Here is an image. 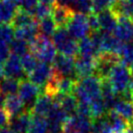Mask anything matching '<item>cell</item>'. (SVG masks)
Here are the masks:
<instances>
[{"label":"cell","instance_id":"836d02e7","mask_svg":"<svg viewBox=\"0 0 133 133\" xmlns=\"http://www.w3.org/2000/svg\"><path fill=\"white\" fill-rule=\"evenodd\" d=\"M119 58L121 62H123L127 66L133 64V42L124 44L119 53Z\"/></svg>","mask_w":133,"mask_h":133},{"label":"cell","instance_id":"9a60e30c","mask_svg":"<svg viewBox=\"0 0 133 133\" xmlns=\"http://www.w3.org/2000/svg\"><path fill=\"white\" fill-rule=\"evenodd\" d=\"M30 122H31V112L24 111L20 115L11 117L8 127L15 133H29Z\"/></svg>","mask_w":133,"mask_h":133},{"label":"cell","instance_id":"d6a6232c","mask_svg":"<svg viewBox=\"0 0 133 133\" xmlns=\"http://www.w3.org/2000/svg\"><path fill=\"white\" fill-rule=\"evenodd\" d=\"M37 60H38V59H37L30 51L21 56V62H22L23 69H24V71L26 72L27 75H28L29 73H31V72L35 69V66H36L37 63H38Z\"/></svg>","mask_w":133,"mask_h":133},{"label":"cell","instance_id":"ffe728a7","mask_svg":"<svg viewBox=\"0 0 133 133\" xmlns=\"http://www.w3.org/2000/svg\"><path fill=\"white\" fill-rule=\"evenodd\" d=\"M112 110L123 116L127 122L133 123V101L118 97Z\"/></svg>","mask_w":133,"mask_h":133},{"label":"cell","instance_id":"4316f807","mask_svg":"<svg viewBox=\"0 0 133 133\" xmlns=\"http://www.w3.org/2000/svg\"><path fill=\"white\" fill-rule=\"evenodd\" d=\"M56 29H57V25L52 17V15L38 21V31L41 34H43L47 37L53 36Z\"/></svg>","mask_w":133,"mask_h":133},{"label":"cell","instance_id":"7c38bea8","mask_svg":"<svg viewBox=\"0 0 133 133\" xmlns=\"http://www.w3.org/2000/svg\"><path fill=\"white\" fill-rule=\"evenodd\" d=\"M52 74H53V66H51L49 63L39 61L35 66V69L28 74V80H30L38 87H42L46 85L47 81L50 79Z\"/></svg>","mask_w":133,"mask_h":133},{"label":"cell","instance_id":"e575fe53","mask_svg":"<svg viewBox=\"0 0 133 133\" xmlns=\"http://www.w3.org/2000/svg\"><path fill=\"white\" fill-rule=\"evenodd\" d=\"M15 37V29L9 24H0V43L10 45Z\"/></svg>","mask_w":133,"mask_h":133},{"label":"cell","instance_id":"681fc988","mask_svg":"<svg viewBox=\"0 0 133 133\" xmlns=\"http://www.w3.org/2000/svg\"><path fill=\"white\" fill-rule=\"evenodd\" d=\"M57 133H63V132H62V131H60V132H57Z\"/></svg>","mask_w":133,"mask_h":133},{"label":"cell","instance_id":"ac0fdd59","mask_svg":"<svg viewBox=\"0 0 133 133\" xmlns=\"http://www.w3.org/2000/svg\"><path fill=\"white\" fill-rule=\"evenodd\" d=\"M3 108L8 113L10 118L15 117V116H18L21 113H23L24 111H26L23 101L17 95H11V96L6 97V100H5Z\"/></svg>","mask_w":133,"mask_h":133},{"label":"cell","instance_id":"ba28073f","mask_svg":"<svg viewBox=\"0 0 133 133\" xmlns=\"http://www.w3.org/2000/svg\"><path fill=\"white\" fill-rule=\"evenodd\" d=\"M118 62H121V58L117 54L101 53L97 57L95 75H97L101 79H107L114 65L117 64Z\"/></svg>","mask_w":133,"mask_h":133},{"label":"cell","instance_id":"4dcf8cb0","mask_svg":"<svg viewBox=\"0 0 133 133\" xmlns=\"http://www.w3.org/2000/svg\"><path fill=\"white\" fill-rule=\"evenodd\" d=\"M89 105H90V112H91L92 119L98 118V117H102V116L106 115V113L108 112L102 96L91 100L89 102Z\"/></svg>","mask_w":133,"mask_h":133},{"label":"cell","instance_id":"7402d4cb","mask_svg":"<svg viewBox=\"0 0 133 133\" xmlns=\"http://www.w3.org/2000/svg\"><path fill=\"white\" fill-rule=\"evenodd\" d=\"M111 9L117 17H126L133 20V0H115Z\"/></svg>","mask_w":133,"mask_h":133},{"label":"cell","instance_id":"1f68e13d","mask_svg":"<svg viewBox=\"0 0 133 133\" xmlns=\"http://www.w3.org/2000/svg\"><path fill=\"white\" fill-rule=\"evenodd\" d=\"M9 48H10L11 54H15V55H18L21 57L22 55L29 52V43L24 39L14 38V41L9 45Z\"/></svg>","mask_w":133,"mask_h":133},{"label":"cell","instance_id":"8fae6325","mask_svg":"<svg viewBox=\"0 0 133 133\" xmlns=\"http://www.w3.org/2000/svg\"><path fill=\"white\" fill-rule=\"evenodd\" d=\"M3 70H4L5 77L14 78L19 81L25 79L26 72L23 69V65L21 62V57L18 55L10 53L9 57L3 64Z\"/></svg>","mask_w":133,"mask_h":133},{"label":"cell","instance_id":"603a6c76","mask_svg":"<svg viewBox=\"0 0 133 133\" xmlns=\"http://www.w3.org/2000/svg\"><path fill=\"white\" fill-rule=\"evenodd\" d=\"M73 14L74 12L70 10L69 8L61 7V6H55V5L52 10V17L57 27H65Z\"/></svg>","mask_w":133,"mask_h":133},{"label":"cell","instance_id":"ab89813d","mask_svg":"<svg viewBox=\"0 0 133 133\" xmlns=\"http://www.w3.org/2000/svg\"><path fill=\"white\" fill-rule=\"evenodd\" d=\"M9 121H10V117L8 113L5 111L3 107H0V129L7 127L9 124Z\"/></svg>","mask_w":133,"mask_h":133},{"label":"cell","instance_id":"f546056e","mask_svg":"<svg viewBox=\"0 0 133 133\" xmlns=\"http://www.w3.org/2000/svg\"><path fill=\"white\" fill-rule=\"evenodd\" d=\"M113 128L106 115L92 119L91 133H113Z\"/></svg>","mask_w":133,"mask_h":133},{"label":"cell","instance_id":"8992f818","mask_svg":"<svg viewBox=\"0 0 133 133\" xmlns=\"http://www.w3.org/2000/svg\"><path fill=\"white\" fill-rule=\"evenodd\" d=\"M39 92H41L39 87L37 85H35L34 83H32L30 80L24 79V80L20 81L18 96L23 101L26 111L31 112L35 101L37 100L38 96L41 95Z\"/></svg>","mask_w":133,"mask_h":133},{"label":"cell","instance_id":"277c9868","mask_svg":"<svg viewBox=\"0 0 133 133\" xmlns=\"http://www.w3.org/2000/svg\"><path fill=\"white\" fill-rule=\"evenodd\" d=\"M52 39L56 50L60 54L72 57H76L79 54V44L65 27H57Z\"/></svg>","mask_w":133,"mask_h":133},{"label":"cell","instance_id":"44dd1931","mask_svg":"<svg viewBox=\"0 0 133 133\" xmlns=\"http://www.w3.org/2000/svg\"><path fill=\"white\" fill-rule=\"evenodd\" d=\"M17 10L10 0H0V24H10Z\"/></svg>","mask_w":133,"mask_h":133},{"label":"cell","instance_id":"ee69618b","mask_svg":"<svg viewBox=\"0 0 133 133\" xmlns=\"http://www.w3.org/2000/svg\"><path fill=\"white\" fill-rule=\"evenodd\" d=\"M17 7H19V6H22V3H23V0H10Z\"/></svg>","mask_w":133,"mask_h":133},{"label":"cell","instance_id":"484cf974","mask_svg":"<svg viewBox=\"0 0 133 133\" xmlns=\"http://www.w3.org/2000/svg\"><path fill=\"white\" fill-rule=\"evenodd\" d=\"M19 86H20V81L14 78L4 77L0 81V91L6 97L16 95L19 91Z\"/></svg>","mask_w":133,"mask_h":133},{"label":"cell","instance_id":"6da1fadb","mask_svg":"<svg viewBox=\"0 0 133 133\" xmlns=\"http://www.w3.org/2000/svg\"><path fill=\"white\" fill-rule=\"evenodd\" d=\"M132 75L130 72V68L124 64L123 62H118L114 65L112 71L107 78L114 92L123 99L131 100V91L129 89L130 82L132 80Z\"/></svg>","mask_w":133,"mask_h":133},{"label":"cell","instance_id":"f6af8a7d","mask_svg":"<svg viewBox=\"0 0 133 133\" xmlns=\"http://www.w3.org/2000/svg\"><path fill=\"white\" fill-rule=\"evenodd\" d=\"M5 77V75H4V70H3V65L2 64H0V81L3 79Z\"/></svg>","mask_w":133,"mask_h":133},{"label":"cell","instance_id":"30bf717a","mask_svg":"<svg viewBox=\"0 0 133 133\" xmlns=\"http://www.w3.org/2000/svg\"><path fill=\"white\" fill-rule=\"evenodd\" d=\"M54 72L62 77L75 78V57L66 56L63 54H57L53 61Z\"/></svg>","mask_w":133,"mask_h":133},{"label":"cell","instance_id":"f1b7e54d","mask_svg":"<svg viewBox=\"0 0 133 133\" xmlns=\"http://www.w3.org/2000/svg\"><path fill=\"white\" fill-rule=\"evenodd\" d=\"M29 133H49L47 118L31 113Z\"/></svg>","mask_w":133,"mask_h":133},{"label":"cell","instance_id":"d590c367","mask_svg":"<svg viewBox=\"0 0 133 133\" xmlns=\"http://www.w3.org/2000/svg\"><path fill=\"white\" fill-rule=\"evenodd\" d=\"M52 10L53 9H52L51 5L44 4V3H38L36 5V7L34 8L33 12H32V16L35 18L36 21H41L42 19L51 16L52 15Z\"/></svg>","mask_w":133,"mask_h":133},{"label":"cell","instance_id":"5b68a950","mask_svg":"<svg viewBox=\"0 0 133 133\" xmlns=\"http://www.w3.org/2000/svg\"><path fill=\"white\" fill-rule=\"evenodd\" d=\"M65 28L70 32V34L77 41L82 39L89 35L90 28L88 25V20L86 15L74 12L69 20Z\"/></svg>","mask_w":133,"mask_h":133},{"label":"cell","instance_id":"bcb514c9","mask_svg":"<svg viewBox=\"0 0 133 133\" xmlns=\"http://www.w3.org/2000/svg\"><path fill=\"white\" fill-rule=\"evenodd\" d=\"M129 89H130V91H131V99H132V101H133V78H132V80H131V82H130Z\"/></svg>","mask_w":133,"mask_h":133},{"label":"cell","instance_id":"c3c4849f","mask_svg":"<svg viewBox=\"0 0 133 133\" xmlns=\"http://www.w3.org/2000/svg\"><path fill=\"white\" fill-rule=\"evenodd\" d=\"M113 133H127L126 131H114Z\"/></svg>","mask_w":133,"mask_h":133},{"label":"cell","instance_id":"7dc6e473","mask_svg":"<svg viewBox=\"0 0 133 133\" xmlns=\"http://www.w3.org/2000/svg\"><path fill=\"white\" fill-rule=\"evenodd\" d=\"M129 68H130V72H131V75H132V77H133V64H132V65H130Z\"/></svg>","mask_w":133,"mask_h":133},{"label":"cell","instance_id":"8d00e7d4","mask_svg":"<svg viewBox=\"0 0 133 133\" xmlns=\"http://www.w3.org/2000/svg\"><path fill=\"white\" fill-rule=\"evenodd\" d=\"M92 1V12L98 14L104 9L111 8L115 0H91Z\"/></svg>","mask_w":133,"mask_h":133},{"label":"cell","instance_id":"b9f144b4","mask_svg":"<svg viewBox=\"0 0 133 133\" xmlns=\"http://www.w3.org/2000/svg\"><path fill=\"white\" fill-rule=\"evenodd\" d=\"M56 0H38L39 3H44V4H48V5H54Z\"/></svg>","mask_w":133,"mask_h":133},{"label":"cell","instance_id":"f35d334b","mask_svg":"<svg viewBox=\"0 0 133 133\" xmlns=\"http://www.w3.org/2000/svg\"><path fill=\"white\" fill-rule=\"evenodd\" d=\"M10 55V48L7 44L0 43V64L5 62Z\"/></svg>","mask_w":133,"mask_h":133},{"label":"cell","instance_id":"2e32d148","mask_svg":"<svg viewBox=\"0 0 133 133\" xmlns=\"http://www.w3.org/2000/svg\"><path fill=\"white\" fill-rule=\"evenodd\" d=\"M55 103H58L63 110L66 112L69 116L77 114V107H78V99L75 97L73 94H68V95H62L58 94L53 98Z\"/></svg>","mask_w":133,"mask_h":133},{"label":"cell","instance_id":"9c48e42d","mask_svg":"<svg viewBox=\"0 0 133 133\" xmlns=\"http://www.w3.org/2000/svg\"><path fill=\"white\" fill-rule=\"evenodd\" d=\"M97 58L78 54L75 57V78L77 80L95 74Z\"/></svg>","mask_w":133,"mask_h":133},{"label":"cell","instance_id":"e0dca14e","mask_svg":"<svg viewBox=\"0 0 133 133\" xmlns=\"http://www.w3.org/2000/svg\"><path fill=\"white\" fill-rule=\"evenodd\" d=\"M54 104V100L51 96L45 94V92H42L37 100L35 101L34 103V106L31 110V113L32 114H35V115H39V116H44L46 117L51 109V107L53 106Z\"/></svg>","mask_w":133,"mask_h":133},{"label":"cell","instance_id":"74e56055","mask_svg":"<svg viewBox=\"0 0 133 133\" xmlns=\"http://www.w3.org/2000/svg\"><path fill=\"white\" fill-rule=\"evenodd\" d=\"M87 20H88V25H89V28H90V32L100 30V24H99L97 14H95V12L89 14L87 16Z\"/></svg>","mask_w":133,"mask_h":133},{"label":"cell","instance_id":"5bb4252c","mask_svg":"<svg viewBox=\"0 0 133 133\" xmlns=\"http://www.w3.org/2000/svg\"><path fill=\"white\" fill-rule=\"evenodd\" d=\"M97 16L100 24V30L108 33H113L118 22V17L116 16V14H114L111 8H107L98 12Z\"/></svg>","mask_w":133,"mask_h":133},{"label":"cell","instance_id":"7a4b0ae2","mask_svg":"<svg viewBox=\"0 0 133 133\" xmlns=\"http://www.w3.org/2000/svg\"><path fill=\"white\" fill-rule=\"evenodd\" d=\"M73 95L78 101L90 102L102 96V79L97 75H90L86 78L77 80Z\"/></svg>","mask_w":133,"mask_h":133},{"label":"cell","instance_id":"d4e9b609","mask_svg":"<svg viewBox=\"0 0 133 133\" xmlns=\"http://www.w3.org/2000/svg\"><path fill=\"white\" fill-rule=\"evenodd\" d=\"M79 54L85 55V56H91V57H98L100 55V52L98 51L95 43L90 38V36H86L79 41Z\"/></svg>","mask_w":133,"mask_h":133},{"label":"cell","instance_id":"d6986e66","mask_svg":"<svg viewBox=\"0 0 133 133\" xmlns=\"http://www.w3.org/2000/svg\"><path fill=\"white\" fill-rule=\"evenodd\" d=\"M39 33L38 31V21H34L31 24H28L26 26H23L21 28L15 29V37L16 38H20V39H24L28 43L32 42L37 34Z\"/></svg>","mask_w":133,"mask_h":133},{"label":"cell","instance_id":"4fadbf2b","mask_svg":"<svg viewBox=\"0 0 133 133\" xmlns=\"http://www.w3.org/2000/svg\"><path fill=\"white\" fill-rule=\"evenodd\" d=\"M113 34L123 43L133 42V20L126 17H118L117 25L113 31Z\"/></svg>","mask_w":133,"mask_h":133},{"label":"cell","instance_id":"cb8c5ba5","mask_svg":"<svg viewBox=\"0 0 133 133\" xmlns=\"http://www.w3.org/2000/svg\"><path fill=\"white\" fill-rule=\"evenodd\" d=\"M35 21V18L28 11H26L23 8H19L10 23V25L14 27V29L21 28L23 26H26L28 24H31Z\"/></svg>","mask_w":133,"mask_h":133},{"label":"cell","instance_id":"60d3db41","mask_svg":"<svg viewBox=\"0 0 133 133\" xmlns=\"http://www.w3.org/2000/svg\"><path fill=\"white\" fill-rule=\"evenodd\" d=\"M5 100H6V96L3 95V94L0 91V107H3V106H4Z\"/></svg>","mask_w":133,"mask_h":133},{"label":"cell","instance_id":"7bdbcfd3","mask_svg":"<svg viewBox=\"0 0 133 133\" xmlns=\"http://www.w3.org/2000/svg\"><path fill=\"white\" fill-rule=\"evenodd\" d=\"M0 133H15V132L11 131V129L7 126V127H4V128H1L0 129Z\"/></svg>","mask_w":133,"mask_h":133},{"label":"cell","instance_id":"3957f363","mask_svg":"<svg viewBox=\"0 0 133 133\" xmlns=\"http://www.w3.org/2000/svg\"><path fill=\"white\" fill-rule=\"evenodd\" d=\"M29 51L42 62L53 63L56 57V48L49 37L38 33L37 36L29 43Z\"/></svg>","mask_w":133,"mask_h":133},{"label":"cell","instance_id":"83f0119b","mask_svg":"<svg viewBox=\"0 0 133 133\" xmlns=\"http://www.w3.org/2000/svg\"><path fill=\"white\" fill-rule=\"evenodd\" d=\"M106 116L111 124L113 131H126L129 126V122H127L123 116L116 113L114 110H109L106 113Z\"/></svg>","mask_w":133,"mask_h":133},{"label":"cell","instance_id":"52a82bcc","mask_svg":"<svg viewBox=\"0 0 133 133\" xmlns=\"http://www.w3.org/2000/svg\"><path fill=\"white\" fill-rule=\"evenodd\" d=\"M92 118L80 114L70 116L62 125L63 133H91Z\"/></svg>","mask_w":133,"mask_h":133}]
</instances>
